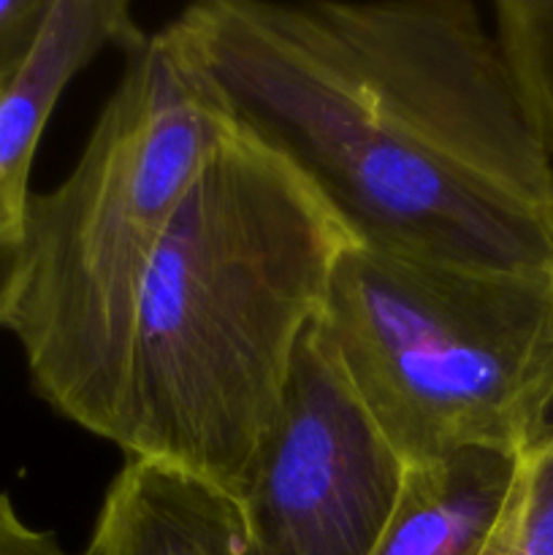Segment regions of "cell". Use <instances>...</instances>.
Instances as JSON below:
<instances>
[{
    "label": "cell",
    "instance_id": "10",
    "mask_svg": "<svg viewBox=\"0 0 553 555\" xmlns=\"http://www.w3.org/2000/svg\"><path fill=\"white\" fill-rule=\"evenodd\" d=\"M524 455L526 499L513 555H553V401Z\"/></svg>",
    "mask_w": 553,
    "mask_h": 555
},
{
    "label": "cell",
    "instance_id": "5",
    "mask_svg": "<svg viewBox=\"0 0 553 555\" xmlns=\"http://www.w3.org/2000/svg\"><path fill=\"white\" fill-rule=\"evenodd\" d=\"M410 466L385 442L318 331L307 328L239 496L247 555H372Z\"/></svg>",
    "mask_w": 553,
    "mask_h": 555
},
{
    "label": "cell",
    "instance_id": "8",
    "mask_svg": "<svg viewBox=\"0 0 553 555\" xmlns=\"http://www.w3.org/2000/svg\"><path fill=\"white\" fill-rule=\"evenodd\" d=\"M87 555H247L242 513L195 477L128 461L106 488Z\"/></svg>",
    "mask_w": 553,
    "mask_h": 555
},
{
    "label": "cell",
    "instance_id": "2",
    "mask_svg": "<svg viewBox=\"0 0 553 555\" xmlns=\"http://www.w3.org/2000/svg\"><path fill=\"white\" fill-rule=\"evenodd\" d=\"M350 244L312 184L231 125L141 285L114 437L128 461L239 502Z\"/></svg>",
    "mask_w": 553,
    "mask_h": 555
},
{
    "label": "cell",
    "instance_id": "1",
    "mask_svg": "<svg viewBox=\"0 0 553 555\" xmlns=\"http://www.w3.org/2000/svg\"><path fill=\"white\" fill-rule=\"evenodd\" d=\"M171 22L233 125L352 242L553 269V168L472 0H204Z\"/></svg>",
    "mask_w": 553,
    "mask_h": 555
},
{
    "label": "cell",
    "instance_id": "12",
    "mask_svg": "<svg viewBox=\"0 0 553 555\" xmlns=\"http://www.w3.org/2000/svg\"><path fill=\"white\" fill-rule=\"evenodd\" d=\"M0 555H74L52 531L36 529L16 513L14 502L0 491Z\"/></svg>",
    "mask_w": 553,
    "mask_h": 555
},
{
    "label": "cell",
    "instance_id": "3",
    "mask_svg": "<svg viewBox=\"0 0 553 555\" xmlns=\"http://www.w3.org/2000/svg\"><path fill=\"white\" fill-rule=\"evenodd\" d=\"M231 125L168 22L128 54L68 177L30 195L25 271L5 328L20 341L33 390L108 442L144 276Z\"/></svg>",
    "mask_w": 553,
    "mask_h": 555
},
{
    "label": "cell",
    "instance_id": "11",
    "mask_svg": "<svg viewBox=\"0 0 553 555\" xmlns=\"http://www.w3.org/2000/svg\"><path fill=\"white\" fill-rule=\"evenodd\" d=\"M54 0H0V95L25 70Z\"/></svg>",
    "mask_w": 553,
    "mask_h": 555
},
{
    "label": "cell",
    "instance_id": "7",
    "mask_svg": "<svg viewBox=\"0 0 553 555\" xmlns=\"http://www.w3.org/2000/svg\"><path fill=\"white\" fill-rule=\"evenodd\" d=\"M524 499V453L470 450L417 466L372 555H513Z\"/></svg>",
    "mask_w": 553,
    "mask_h": 555
},
{
    "label": "cell",
    "instance_id": "4",
    "mask_svg": "<svg viewBox=\"0 0 553 555\" xmlns=\"http://www.w3.org/2000/svg\"><path fill=\"white\" fill-rule=\"evenodd\" d=\"M318 331L410 469L518 455L553 401V269L459 266L352 242Z\"/></svg>",
    "mask_w": 553,
    "mask_h": 555
},
{
    "label": "cell",
    "instance_id": "6",
    "mask_svg": "<svg viewBox=\"0 0 553 555\" xmlns=\"http://www.w3.org/2000/svg\"><path fill=\"white\" fill-rule=\"evenodd\" d=\"M146 36L123 0H54L33 57L0 95V328L20 293L27 247L30 168L52 108L103 49L133 54Z\"/></svg>",
    "mask_w": 553,
    "mask_h": 555
},
{
    "label": "cell",
    "instance_id": "9",
    "mask_svg": "<svg viewBox=\"0 0 553 555\" xmlns=\"http://www.w3.org/2000/svg\"><path fill=\"white\" fill-rule=\"evenodd\" d=\"M491 11L520 106L553 168V0H497Z\"/></svg>",
    "mask_w": 553,
    "mask_h": 555
}]
</instances>
